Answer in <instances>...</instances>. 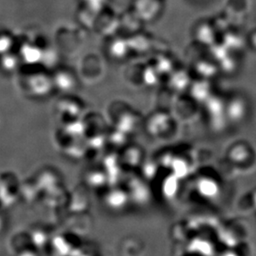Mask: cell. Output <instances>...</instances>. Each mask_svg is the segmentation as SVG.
Segmentation results:
<instances>
[{
    "label": "cell",
    "instance_id": "obj_2",
    "mask_svg": "<svg viewBox=\"0 0 256 256\" xmlns=\"http://www.w3.org/2000/svg\"><path fill=\"white\" fill-rule=\"evenodd\" d=\"M253 204H254V206H256V192H254V195H253Z\"/></svg>",
    "mask_w": 256,
    "mask_h": 256
},
{
    "label": "cell",
    "instance_id": "obj_1",
    "mask_svg": "<svg viewBox=\"0 0 256 256\" xmlns=\"http://www.w3.org/2000/svg\"><path fill=\"white\" fill-rule=\"evenodd\" d=\"M56 83H58V86L62 89L66 90L72 87V80L70 79L69 76L65 75V74L59 75V76H58Z\"/></svg>",
    "mask_w": 256,
    "mask_h": 256
}]
</instances>
